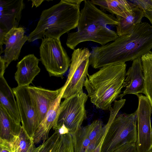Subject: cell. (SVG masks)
I'll use <instances>...</instances> for the list:
<instances>
[{"label": "cell", "mask_w": 152, "mask_h": 152, "mask_svg": "<svg viewBox=\"0 0 152 152\" xmlns=\"http://www.w3.org/2000/svg\"><path fill=\"white\" fill-rule=\"evenodd\" d=\"M133 61L131 66L126 73L123 86L125 89L118 97L120 99L127 94L137 96L143 93L145 79L141 58H138Z\"/></svg>", "instance_id": "4fadbf2b"}, {"label": "cell", "mask_w": 152, "mask_h": 152, "mask_svg": "<svg viewBox=\"0 0 152 152\" xmlns=\"http://www.w3.org/2000/svg\"><path fill=\"white\" fill-rule=\"evenodd\" d=\"M137 140L136 112L118 114L113 121L102 144L101 152H113L126 143Z\"/></svg>", "instance_id": "5b68a950"}, {"label": "cell", "mask_w": 152, "mask_h": 152, "mask_svg": "<svg viewBox=\"0 0 152 152\" xmlns=\"http://www.w3.org/2000/svg\"><path fill=\"white\" fill-rule=\"evenodd\" d=\"M32 1V7L34 6L37 7L40 5L45 0H31Z\"/></svg>", "instance_id": "d6a6232c"}, {"label": "cell", "mask_w": 152, "mask_h": 152, "mask_svg": "<svg viewBox=\"0 0 152 152\" xmlns=\"http://www.w3.org/2000/svg\"><path fill=\"white\" fill-rule=\"evenodd\" d=\"M28 87L36 104L39 125L52 103L62 92L63 86L55 90L32 86H29Z\"/></svg>", "instance_id": "7c38bea8"}, {"label": "cell", "mask_w": 152, "mask_h": 152, "mask_svg": "<svg viewBox=\"0 0 152 152\" xmlns=\"http://www.w3.org/2000/svg\"><path fill=\"white\" fill-rule=\"evenodd\" d=\"M138 105L137 116V152H149L152 149V128L151 116L152 107L147 97L142 94L137 96Z\"/></svg>", "instance_id": "9c48e42d"}, {"label": "cell", "mask_w": 152, "mask_h": 152, "mask_svg": "<svg viewBox=\"0 0 152 152\" xmlns=\"http://www.w3.org/2000/svg\"><path fill=\"white\" fill-rule=\"evenodd\" d=\"M152 49V26L146 22L137 25L113 41L92 48L90 65L97 69L141 58Z\"/></svg>", "instance_id": "6da1fadb"}, {"label": "cell", "mask_w": 152, "mask_h": 152, "mask_svg": "<svg viewBox=\"0 0 152 152\" xmlns=\"http://www.w3.org/2000/svg\"><path fill=\"white\" fill-rule=\"evenodd\" d=\"M24 6L23 0H0V25L8 31L18 27Z\"/></svg>", "instance_id": "5bb4252c"}, {"label": "cell", "mask_w": 152, "mask_h": 152, "mask_svg": "<svg viewBox=\"0 0 152 152\" xmlns=\"http://www.w3.org/2000/svg\"><path fill=\"white\" fill-rule=\"evenodd\" d=\"M16 98L23 129L33 138L39 126L36 104L28 87L17 86L12 89Z\"/></svg>", "instance_id": "30bf717a"}, {"label": "cell", "mask_w": 152, "mask_h": 152, "mask_svg": "<svg viewBox=\"0 0 152 152\" xmlns=\"http://www.w3.org/2000/svg\"><path fill=\"white\" fill-rule=\"evenodd\" d=\"M88 97L83 91L64 99L60 105L57 125L64 124L71 134L79 130L87 118L85 104Z\"/></svg>", "instance_id": "ba28073f"}, {"label": "cell", "mask_w": 152, "mask_h": 152, "mask_svg": "<svg viewBox=\"0 0 152 152\" xmlns=\"http://www.w3.org/2000/svg\"><path fill=\"white\" fill-rule=\"evenodd\" d=\"M8 31L3 26L0 25V54L3 52V45L5 36Z\"/></svg>", "instance_id": "f1b7e54d"}, {"label": "cell", "mask_w": 152, "mask_h": 152, "mask_svg": "<svg viewBox=\"0 0 152 152\" xmlns=\"http://www.w3.org/2000/svg\"><path fill=\"white\" fill-rule=\"evenodd\" d=\"M40 60L50 76L63 78L71 60L60 39L45 37L39 47Z\"/></svg>", "instance_id": "8992f818"}, {"label": "cell", "mask_w": 152, "mask_h": 152, "mask_svg": "<svg viewBox=\"0 0 152 152\" xmlns=\"http://www.w3.org/2000/svg\"><path fill=\"white\" fill-rule=\"evenodd\" d=\"M22 128L15 122L0 104V139L11 142Z\"/></svg>", "instance_id": "ffe728a7"}, {"label": "cell", "mask_w": 152, "mask_h": 152, "mask_svg": "<svg viewBox=\"0 0 152 152\" xmlns=\"http://www.w3.org/2000/svg\"><path fill=\"white\" fill-rule=\"evenodd\" d=\"M57 152H75L70 134L61 135L59 146Z\"/></svg>", "instance_id": "484cf974"}, {"label": "cell", "mask_w": 152, "mask_h": 152, "mask_svg": "<svg viewBox=\"0 0 152 152\" xmlns=\"http://www.w3.org/2000/svg\"><path fill=\"white\" fill-rule=\"evenodd\" d=\"M84 2L77 30L68 34L66 44L72 50L81 42L90 41L103 45L118 37L116 32L107 27V25L116 26L118 22L116 17L99 9L90 0Z\"/></svg>", "instance_id": "7a4b0ae2"}, {"label": "cell", "mask_w": 152, "mask_h": 152, "mask_svg": "<svg viewBox=\"0 0 152 152\" xmlns=\"http://www.w3.org/2000/svg\"><path fill=\"white\" fill-rule=\"evenodd\" d=\"M25 31L22 27L14 28L7 33L4 41L5 45L3 58L7 68L13 61L18 60L21 49L28 37L24 35Z\"/></svg>", "instance_id": "8fae6325"}, {"label": "cell", "mask_w": 152, "mask_h": 152, "mask_svg": "<svg viewBox=\"0 0 152 152\" xmlns=\"http://www.w3.org/2000/svg\"><path fill=\"white\" fill-rule=\"evenodd\" d=\"M113 152H137L136 143H126L115 150Z\"/></svg>", "instance_id": "83f0119b"}, {"label": "cell", "mask_w": 152, "mask_h": 152, "mask_svg": "<svg viewBox=\"0 0 152 152\" xmlns=\"http://www.w3.org/2000/svg\"><path fill=\"white\" fill-rule=\"evenodd\" d=\"M62 92L52 103L44 118L39 124L33 139L35 144L44 142L49 138V132L57 124Z\"/></svg>", "instance_id": "2e32d148"}, {"label": "cell", "mask_w": 152, "mask_h": 152, "mask_svg": "<svg viewBox=\"0 0 152 152\" xmlns=\"http://www.w3.org/2000/svg\"><path fill=\"white\" fill-rule=\"evenodd\" d=\"M15 152H31L35 148L34 139L22 128L11 142Z\"/></svg>", "instance_id": "7402d4cb"}, {"label": "cell", "mask_w": 152, "mask_h": 152, "mask_svg": "<svg viewBox=\"0 0 152 152\" xmlns=\"http://www.w3.org/2000/svg\"><path fill=\"white\" fill-rule=\"evenodd\" d=\"M91 52L87 48L74 50L67 79L63 86L62 98L64 99L83 91L86 78L88 74Z\"/></svg>", "instance_id": "52a82bcc"}, {"label": "cell", "mask_w": 152, "mask_h": 152, "mask_svg": "<svg viewBox=\"0 0 152 152\" xmlns=\"http://www.w3.org/2000/svg\"><path fill=\"white\" fill-rule=\"evenodd\" d=\"M149 152H152V149L150 151H149Z\"/></svg>", "instance_id": "836d02e7"}, {"label": "cell", "mask_w": 152, "mask_h": 152, "mask_svg": "<svg viewBox=\"0 0 152 152\" xmlns=\"http://www.w3.org/2000/svg\"><path fill=\"white\" fill-rule=\"evenodd\" d=\"M83 0H61L43 10L37 26L29 35V42L45 38L60 39L77 27Z\"/></svg>", "instance_id": "3957f363"}, {"label": "cell", "mask_w": 152, "mask_h": 152, "mask_svg": "<svg viewBox=\"0 0 152 152\" xmlns=\"http://www.w3.org/2000/svg\"><path fill=\"white\" fill-rule=\"evenodd\" d=\"M39 61L32 54L25 56L18 63L14 77L18 86H29L40 71L38 66Z\"/></svg>", "instance_id": "9a60e30c"}, {"label": "cell", "mask_w": 152, "mask_h": 152, "mask_svg": "<svg viewBox=\"0 0 152 152\" xmlns=\"http://www.w3.org/2000/svg\"><path fill=\"white\" fill-rule=\"evenodd\" d=\"M144 17L147 18L152 25V10L144 11Z\"/></svg>", "instance_id": "1f68e13d"}, {"label": "cell", "mask_w": 152, "mask_h": 152, "mask_svg": "<svg viewBox=\"0 0 152 152\" xmlns=\"http://www.w3.org/2000/svg\"><path fill=\"white\" fill-rule=\"evenodd\" d=\"M118 23L116 33L118 36L128 33L137 25L141 23L144 17V11L135 6L125 18L116 16Z\"/></svg>", "instance_id": "d6986e66"}, {"label": "cell", "mask_w": 152, "mask_h": 152, "mask_svg": "<svg viewBox=\"0 0 152 152\" xmlns=\"http://www.w3.org/2000/svg\"><path fill=\"white\" fill-rule=\"evenodd\" d=\"M5 63L3 57L0 56V75H4L5 69Z\"/></svg>", "instance_id": "4dcf8cb0"}, {"label": "cell", "mask_w": 152, "mask_h": 152, "mask_svg": "<svg viewBox=\"0 0 152 152\" xmlns=\"http://www.w3.org/2000/svg\"><path fill=\"white\" fill-rule=\"evenodd\" d=\"M92 3L108 11L112 15L125 18L135 6L129 1L125 0H91Z\"/></svg>", "instance_id": "ac0fdd59"}, {"label": "cell", "mask_w": 152, "mask_h": 152, "mask_svg": "<svg viewBox=\"0 0 152 152\" xmlns=\"http://www.w3.org/2000/svg\"><path fill=\"white\" fill-rule=\"evenodd\" d=\"M129 1L144 11L152 10V0H132Z\"/></svg>", "instance_id": "4316f807"}, {"label": "cell", "mask_w": 152, "mask_h": 152, "mask_svg": "<svg viewBox=\"0 0 152 152\" xmlns=\"http://www.w3.org/2000/svg\"><path fill=\"white\" fill-rule=\"evenodd\" d=\"M71 135L75 152H87L91 141L88 138L85 127H81Z\"/></svg>", "instance_id": "603a6c76"}, {"label": "cell", "mask_w": 152, "mask_h": 152, "mask_svg": "<svg viewBox=\"0 0 152 152\" xmlns=\"http://www.w3.org/2000/svg\"><path fill=\"white\" fill-rule=\"evenodd\" d=\"M53 129L55 131L58 132L60 135L69 133V129L63 124L61 125H57Z\"/></svg>", "instance_id": "f546056e"}, {"label": "cell", "mask_w": 152, "mask_h": 152, "mask_svg": "<svg viewBox=\"0 0 152 152\" xmlns=\"http://www.w3.org/2000/svg\"><path fill=\"white\" fill-rule=\"evenodd\" d=\"M125 63L111 64L88 74L84 86L90 100L98 108L108 110L120 94L126 77Z\"/></svg>", "instance_id": "277c9868"}, {"label": "cell", "mask_w": 152, "mask_h": 152, "mask_svg": "<svg viewBox=\"0 0 152 152\" xmlns=\"http://www.w3.org/2000/svg\"><path fill=\"white\" fill-rule=\"evenodd\" d=\"M141 58L145 79L143 93L148 99L152 107V51H150Z\"/></svg>", "instance_id": "44dd1931"}, {"label": "cell", "mask_w": 152, "mask_h": 152, "mask_svg": "<svg viewBox=\"0 0 152 152\" xmlns=\"http://www.w3.org/2000/svg\"><path fill=\"white\" fill-rule=\"evenodd\" d=\"M103 127L102 122L99 120L94 121L91 124L85 126L87 134L91 142L100 134Z\"/></svg>", "instance_id": "d4e9b609"}, {"label": "cell", "mask_w": 152, "mask_h": 152, "mask_svg": "<svg viewBox=\"0 0 152 152\" xmlns=\"http://www.w3.org/2000/svg\"><path fill=\"white\" fill-rule=\"evenodd\" d=\"M14 96L4 75H0V104L15 122L20 124V117Z\"/></svg>", "instance_id": "e0dca14e"}, {"label": "cell", "mask_w": 152, "mask_h": 152, "mask_svg": "<svg viewBox=\"0 0 152 152\" xmlns=\"http://www.w3.org/2000/svg\"><path fill=\"white\" fill-rule=\"evenodd\" d=\"M57 132H55L42 144L34 148L31 152H50L52 148L60 137Z\"/></svg>", "instance_id": "cb8c5ba5"}]
</instances>
